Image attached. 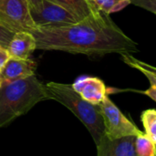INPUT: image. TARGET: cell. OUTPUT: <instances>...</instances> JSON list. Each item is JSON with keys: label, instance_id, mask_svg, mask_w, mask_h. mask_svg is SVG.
Instances as JSON below:
<instances>
[{"label": "cell", "instance_id": "3", "mask_svg": "<svg viewBox=\"0 0 156 156\" xmlns=\"http://www.w3.org/2000/svg\"><path fill=\"white\" fill-rule=\"evenodd\" d=\"M45 88L50 100L67 107L86 126L97 145L105 135L99 105H93L83 100L69 84L48 82L45 84Z\"/></svg>", "mask_w": 156, "mask_h": 156}, {"label": "cell", "instance_id": "13", "mask_svg": "<svg viewBox=\"0 0 156 156\" xmlns=\"http://www.w3.org/2000/svg\"><path fill=\"white\" fill-rule=\"evenodd\" d=\"M134 147L136 156H155V144L144 133L135 137Z\"/></svg>", "mask_w": 156, "mask_h": 156}, {"label": "cell", "instance_id": "8", "mask_svg": "<svg viewBox=\"0 0 156 156\" xmlns=\"http://www.w3.org/2000/svg\"><path fill=\"white\" fill-rule=\"evenodd\" d=\"M136 136H126L110 140L105 135L97 144V156H136Z\"/></svg>", "mask_w": 156, "mask_h": 156}, {"label": "cell", "instance_id": "22", "mask_svg": "<svg viewBox=\"0 0 156 156\" xmlns=\"http://www.w3.org/2000/svg\"><path fill=\"white\" fill-rule=\"evenodd\" d=\"M0 23H1V22H0ZM4 26H5V25H4Z\"/></svg>", "mask_w": 156, "mask_h": 156}, {"label": "cell", "instance_id": "1", "mask_svg": "<svg viewBox=\"0 0 156 156\" xmlns=\"http://www.w3.org/2000/svg\"><path fill=\"white\" fill-rule=\"evenodd\" d=\"M40 50L102 56L112 53L138 52L137 43L110 17L101 12L78 23L57 28H37L30 32Z\"/></svg>", "mask_w": 156, "mask_h": 156}, {"label": "cell", "instance_id": "15", "mask_svg": "<svg viewBox=\"0 0 156 156\" xmlns=\"http://www.w3.org/2000/svg\"><path fill=\"white\" fill-rule=\"evenodd\" d=\"M93 2L100 11L108 15L118 12L132 3L131 0H93Z\"/></svg>", "mask_w": 156, "mask_h": 156}, {"label": "cell", "instance_id": "2", "mask_svg": "<svg viewBox=\"0 0 156 156\" xmlns=\"http://www.w3.org/2000/svg\"><path fill=\"white\" fill-rule=\"evenodd\" d=\"M50 100L45 84L33 75L0 84V128L26 114L37 103Z\"/></svg>", "mask_w": 156, "mask_h": 156}, {"label": "cell", "instance_id": "7", "mask_svg": "<svg viewBox=\"0 0 156 156\" xmlns=\"http://www.w3.org/2000/svg\"><path fill=\"white\" fill-rule=\"evenodd\" d=\"M71 86L83 100L93 105H99L107 95L105 84L98 78L82 76L78 78Z\"/></svg>", "mask_w": 156, "mask_h": 156}, {"label": "cell", "instance_id": "12", "mask_svg": "<svg viewBox=\"0 0 156 156\" xmlns=\"http://www.w3.org/2000/svg\"><path fill=\"white\" fill-rule=\"evenodd\" d=\"M122 60L129 65L132 68H134L136 69H138L139 71H141L142 73H144L147 79L149 80L151 86H156V70L155 68L146 64L144 61H141L137 58H135L134 57H133L131 55V53H123V54H120Z\"/></svg>", "mask_w": 156, "mask_h": 156}, {"label": "cell", "instance_id": "4", "mask_svg": "<svg viewBox=\"0 0 156 156\" xmlns=\"http://www.w3.org/2000/svg\"><path fill=\"white\" fill-rule=\"evenodd\" d=\"M104 124L105 136L110 140H115L126 136H137L143 132L140 131L118 107L106 95L99 104Z\"/></svg>", "mask_w": 156, "mask_h": 156}, {"label": "cell", "instance_id": "10", "mask_svg": "<svg viewBox=\"0 0 156 156\" xmlns=\"http://www.w3.org/2000/svg\"><path fill=\"white\" fill-rule=\"evenodd\" d=\"M36 49L35 37L30 32L26 31L16 32L6 48L9 58H29Z\"/></svg>", "mask_w": 156, "mask_h": 156}, {"label": "cell", "instance_id": "16", "mask_svg": "<svg viewBox=\"0 0 156 156\" xmlns=\"http://www.w3.org/2000/svg\"><path fill=\"white\" fill-rule=\"evenodd\" d=\"M16 32L12 31L2 23H0V47L6 49L10 40L12 39L13 36Z\"/></svg>", "mask_w": 156, "mask_h": 156}, {"label": "cell", "instance_id": "21", "mask_svg": "<svg viewBox=\"0 0 156 156\" xmlns=\"http://www.w3.org/2000/svg\"><path fill=\"white\" fill-rule=\"evenodd\" d=\"M0 84H1V79H0Z\"/></svg>", "mask_w": 156, "mask_h": 156}, {"label": "cell", "instance_id": "19", "mask_svg": "<svg viewBox=\"0 0 156 156\" xmlns=\"http://www.w3.org/2000/svg\"><path fill=\"white\" fill-rule=\"evenodd\" d=\"M143 93L149 96L153 101H156V86H151L147 90L143 91Z\"/></svg>", "mask_w": 156, "mask_h": 156}, {"label": "cell", "instance_id": "5", "mask_svg": "<svg viewBox=\"0 0 156 156\" xmlns=\"http://www.w3.org/2000/svg\"><path fill=\"white\" fill-rule=\"evenodd\" d=\"M31 18L37 28H57L74 25L80 20L60 5L43 0L35 7H29Z\"/></svg>", "mask_w": 156, "mask_h": 156}, {"label": "cell", "instance_id": "17", "mask_svg": "<svg viewBox=\"0 0 156 156\" xmlns=\"http://www.w3.org/2000/svg\"><path fill=\"white\" fill-rule=\"evenodd\" d=\"M131 2L142 7L147 8L155 14V0H131Z\"/></svg>", "mask_w": 156, "mask_h": 156}, {"label": "cell", "instance_id": "9", "mask_svg": "<svg viewBox=\"0 0 156 156\" xmlns=\"http://www.w3.org/2000/svg\"><path fill=\"white\" fill-rule=\"evenodd\" d=\"M37 63L30 58H9L0 71L1 81H14L35 75Z\"/></svg>", "mask_w": 156, "mask_h": 156}, {"label": "cell", "instance_id": "20", "mask_svg": "<svg viewBox=\"0 0 156 156\" xmlns=\"http://www.w3.org/2000/svg\"><path fill=\"white\" fill-rule=\"evenodd\" d=\"M27 1L29 5V7H35V6L39 5L43 0H27Z\"/></svg>", "mask_w": 156, "mask_h": 156}, {"label": "cell", "instance_id": "18", "mask_svg": "<svg viewBox=\"0 0 156 156\" xmlns=\"http://www.w3.org/2000/svg\"><path fill=\"white\" fill-rule=\"evenodd\" d=\"M8 58H9V55H8L6 49L0 47V71L3 69V67L5 66V64Z\"/></svg>", "mask_w": 156, "mask_h": 156}, {"label": "cell", "instance_id": "14", "mask_svg": "<svg viewBox=\"0 0 156 156\" xmlns=\"http://www.w3.org/2000/svg\"><path fill=\"white\" fill-rule=\"evenodd\" d=\"M141 119L145 129V134L154 144H156V111L154 109L144 111Z\"/></svg>", "mask_w": 156, "mask_h": 156}, {"label": "cell", "instance_id": "11", "mask_svg": "<svg viewBox=\"0 0 156 156\" xmlns=\"http://www.w3.org/2000/svg\"><path fill=\"white\" fill-rule=\"evenodd\" d=\"M72 14L80 21L89 16H95L101 11L99 10L93 0H49Z\"/></svg>", "mask_w": 156, "mask_h": 156}, {"label": "cell", "instance_id": "6", "mask_svg": "<svg viewBox=\"0 0 156 156\" xmlns=\"http://www.w3.org/2000/svg\"><path fill=\"white\" fill-rule=\"evenodd\" d=\"M0 22L14 32L37 29L27 0H0Z\"/></svg>", "mask_w": 156, "mask_h": 156}]
</instances>
